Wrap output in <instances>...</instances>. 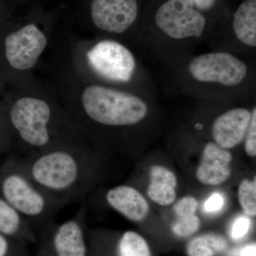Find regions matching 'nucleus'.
I'll return each mask as SVG.
<instances>
[{
  "label": "nucleus",
  "instance_id": "1",
  "mask_svg": "<svg viewBox=\"0 0 256 256\" xmlns=\"http://www.w3.org/2000/svg\"><path fill=\"white\" fill-rule=\"evenodd\" d=\"M158 68L156 82L166 95L196 100H256V60L210 50Z\"/></svg>",
  "mask_w": 256,
  "mask_h": 256
},
{
  "label": "nucleus",
  "instance_id": "2",
  "mask_svg": "<svg viewBox=\"0 0 256 256\" xmlns=\"http://www.w3.org/2000/svg\"><path fill=\"white\" fill-rule=\"evenodd\" d=\"M217 31L192 0H162L140 25L138 46L151 63L166 66L196 54Z\"/></svg>",
  "mask_w": 256,
  "mask_h": 256
},
{
  "label": "nucleus",
  "instance_id": "3",
  "mask_svg": "<svg viewBox=\"0 0 256 256\" xmlns=\"http://www.w3.org/2000/svg\"><path fill=\"white\" fill-rule=\"evenodd\" d=\"M18 162L32 181L63 206L82 200L94 182V159L88 146L32 153Z\"/></svg>",
  "mask_w": 256,
  "mask_h": 256
},
{
  "label": "nucleus",
  "instance_id": "4",
  "mask_svg": "<svg viewBox=\"0 0 256 256\" xmlns=\"http://www.w3.org/2000/svg\"><path fill=\"white\" fill-rule=\"evenodd\" d=\"M158 108L156 99L126 89L92 84L84 88L80 114L74 120L80 136L92 128L124 130L144 124Z\"/></svg>",
  "mask_w": 256,
  "mask_h": 256
},
{
  "label": "nucleus",
  "instance_id": "5",
  "mask_svg": "<svg viewBox=\"0 0 256 256\" xmlns=\"http://www.w3.org/2000/svg\"><path fill=\"white\" fill-rule=\"evenodd\" d=\"M87 63L99 84L126 89L153 98L160 97L156 77L136 54L132 47L116 38L96 42L86 53Z\"/></svg>",
  "mask_w": 256,
  "mask_h": 256
},
{
  "label": "nucleus",
  "instance_id": "6",
  "mask_svg": "<svg viewBox=\"0 0 256 256\" xmlns=\"http://www.w3.org/2000/svg\"><path fill=\"white\" fill-rule=\"evenodd\" d=\"M10 121L32 153L64 146H87L80 134L57 128L54 110L48 102L35 97H22L10 108Z\"/></svg>",
  "mask_w": 256,
  "mask_h": 256
},
{
  "label": "nucleus",
  "instance_id": "7",
  "mask_svg": "<svg viewBox=\"0 0 256 256\" xmlns=\"http://www.w3.org/2000/svg\"><path fill=\"white\" fill-rule=\"evenodd\" d=\"M0 194L28 224L48 223L63 206L32 181L16 160L0 172Z\"/></svg>",
  "mask_w": 256,
  "mask_h": 256
},
{
  "label": "nucleus",
  "instance_id": "8",
  "mask_svg": "<svg viewBox=\"0 0 256 256\" xmlns=\"http://www.w3.org/2000/svg\"><path fill=\"white\" fill-rule=\"evenodd\" d=\"M90 15L100 33L116 40L121 37V41L139 50V0H92Z\"/></svg>",
  "mask_w": 256,
  "mask_h": 256
},
{
  "label": "nucleus",
  "instance_id": "9",
  "mask_svg": "<svg viewBox=\"0 0 256 256\" xmlns=\"http://www.w3.org/2000/svg\"><path fill=\"white\" fill-rule=\"evenodd\" d=\"M210 50L229 52L249 60L256 58V0H244L206 45Z\"/></svg>",
  "mask_w": 256,
  "mask_h": 256
},
{
  "label": "nucleus",
  "instance_id": "10",
  "mask_svg": "<svg viewBox=\"0 0 256 256\" xmlns=\"http://www.w3.org/2000/svg\"><path fill=\"white\" fill-rule=\"evenodd\" d=\"M215 102L217 112L210 122V137L222 148L232 149L244 140L256 104L250 108L237 102Z\"/></svg>",
  "mask_w": 256,
  "mask_h": 256
},
{
  "label": "nucleus",
  "instance_id": "11",
  "mask_svg": "<svg viewBox=\"0 0 256 256\" xmlns=\"http://www.w3.org/2000/svg\"><path fill=\"white\" fill-rule=\"evenodd\" d=\"M47 44L45 34L34 24H28L5 38L6 60L16 70H30L36 65Z\"/></svg>",
  "mask_w": 256,
  "mask_h": 256
},
{
  "label": "nucleus",
  "instance_id": "12",
  "mask_svg": "<svg viewBox=\"0 0 256 256\" xmlns=\"http://www.w3.org/2000/svg\"><path fill=\"white\" fill-rule=\"evenodd\" d=\"M232 156L228 150L218 146L213 141L205 144L202 151L201 163L196 170L198 181L206 185H218L230 176Z\"/></svg>",
  "mask_w": 256,
  "mask_h": 256
},
{
  "label": "nucleus",
  "instance_id": "13",
  "mask_svg": "<svg viewBox=\"0 0 256 256\" xmlns=\"http://www.w3.org/2000/svg\"><path fill=\"white\" fill-rule=\"evenodd\" d=\"M85 212V208L82 206L73 218L56 227L53 236V247L56 256L86 255V245L82 229Z\"/></svg>",
  "mask_w": 256,
  "mask_h": 256
},
{
  "label": "nucleus",
  "instance_id": "14",
  "mask_svg": "<svg viewBox=\"0 0 256 256\" xmlns=\"http://www.w3.org/2000/svg\"><path fill=\"white\" fill-rule=\"evenodd\" d=\"M106 201L114 210L132 222H140L149 212L148 202L136 188L120 185L106 194Z\"/></svg>",
  "mask_w": 256,
  "mask_h": 256
},
{
  "label": "nucleus",
  "instance_id": "15",
  "mask_svg": "<svg viewBox=\"0 0 256 256\" xmlns=\"http://www.w3.org/2000/svg\"><path fill=\"white\" fill-rule=\"evenodd\" d=\"M176 178L174 173L162 166H153L150 170V183L148 195L161 206H168L176 198Z\"/></svg>",
  "mask_w": 256,
  "mask_h": 256
},
{
  "label": "nucleus",
  "instance_id": "16",
  "mask_svg": "<svg viewBox=\"0 0 256 256\" xmlns=\"http://www.w3.org/2000/svg\"><path fill=\"white\" fill-rule=\"evenodd\" d=\"M28 224L22 216L0 197V234L13 236L26 229Z\"/></svg>",
  "mask_w": 256,
  "mask_h": 256
},
{
  "label": "nucleus",
  "instance_id": "17",
  "mask_svg": "<svg viewBox=\"0 0 256 256\" xmlns=\"http://www.w3.org/2000/svg\"><path fill=\"white\" fill-rule=\"evenodd\" d=\"M228 246L226 240L218 235H204L194 238L188 247L190 256H214Z\"/></svg>",
  "mask_w": 256,
  "mask_h": 256
},
{
  "label": "nucleus",
  "instance_id": "18",
  "mask_svg": "<svg viewBox=\"0 0 256 256\" xmlns=\"http://www.w3.org/2000/svg\"><path fill=\"white\" fill-rule=\"evenodd\" d=\"M118 256H151L144 239L133 232H126L120 240Z\"/></svg>",
  "mask_w": 256,
  "mask_h": 256
},
{
  "label": "nucleus",
  "instance_id": "19",
  "mask_svg": "<svg viewBox=\"0 0 256 256\" xmlns=\"http://www.w3.org/2000/svg\"><path fill=\"white\" fill-rule=\"evenodd\" d=\"M238 200L245 213L250 216L256 215V182L242 180L238 188Z\"/></svg>",
  "mask_w": 256,
  "mask_h": 256
},
{
  "label": "nucleus",
  "instance_id": "20",
  "mask_svg": "<svg viewBox=\"0 0 256 256\" xmlns=\"http://www.w3.org/2000/svg\"><path fill=\"white\" fill-rule=\"evenodd\" d=\"M200 226V220L195 214L178 217L172 226L174 233L180 237H188L194 234Z\"/></svg>",
  "mask_w": 256,
  "mask_h": 256
},
{
  "label": "nucleus",
  "instance_id": "21",
  "mask_svg": "<svg viewBox=\"0 0 256 256\" xmlns=\"http://www.w3.org/2000/svg\"><path fill=\"white\" fill-rule=\"evenodd\" d=\"M248 156H256V108L252 111V119L248 128L244 140Z\"/></svg>",
  "mask_w": 256,
  "mask_h": 256
},
{
  "label": "nucleus",
  "instance_id": "22",
  "mask_svg": "<svg viewBox=\"0 0 256 256\" xmlns=\"http://www.w3.org/2000/svg\"><path fill=\"white\" fill-rule=\"evenodd\" d=\"M198 202L192 196H186L176 202L174 206V210L178 217L186 216L195 214Z\"/></svg>",
  "mask_w": 256,
  "mask_h": 256
},
{
  "label": "nucleus",
  "instance_id": "23",
  "mask_svg": "<svg viewBox=\"0 0 256 256\" xmlns=\"http://www.w3.org/2000/svg\"><path fill=\"white\" fill-rule=\"evenodd\" d=\"M250 220L246 217H240L234 222L232 230L230 236L234 240H239L246 235L250 228Z\"/></svg>",
  "mask_w": 256,
  "mask_h": 256
},
{
  "label": "nucleus",
  "instance_id": "24",
  "mask_svg": "<svg viewBox=\"0 0 256 256\" xmlns=\"http://www.w3.org/2000/svg\"><path fill=\"white\" fill-rule=\"evenodd\" d=\"M223 196L218 193L214 194L206 200L204 204V210L207 213H215L222 210L224 206Z\"/></svg>",
  "mask_w": 256,
  "mask_h": 256
},
{
  "label": "nucleus",
  "instance_id": "25",
  "mask_svg": "<svg viewBox=\"0 0 256 256\" xmlns=\"http://www.w3.org/2000/svg\"><path fill=\"white\" fill-rule=\"evenodd\" d=\"M197 9L210 18V13L214 12L218 0H192Z\"/></svg>",
  "mask_w": 256,
  "mask_h": 256
},
{
  "label": "nucleus",
  "instance_id": "26",
  "mask_svg": "<svg viewBox=\"0 0 256 256\" xmlns=\"http://www.w3.org/2000/svg\"><path fill=\"white\" fill-rule=\"evenodd\" d=\"M9 252V242L5 236L0 234V256H6Z\"/></svg>",
  "mask_w": 256,
  "mask_h": 256
},
{
  "label": "nucleus",
  "instance_id": "27",
  "mask_svg": "<svg viewBox=\"0 0 256 256\" xmlns=\"http://www.w3.org/2000/svg\"><path fill=\"white\" fill-rule=\"evenodd\" d=\"M256 244L247 246L244 247L240 252V256H256Z\"/></svg>",
  "mask_w": 256,
  "mask_h": 256
}]
</instances>
